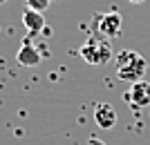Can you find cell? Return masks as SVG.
I'll list each match as a JSON object with an SVG mask.
<instances>
[{"mask_svg": "<svg viewBox=\"0 0 150 145\" xmlns=\"http://www.w3.org/2000/svg\"><path fill=\"white\" fill-rule=\"evenodd\" d=\"M117 76L121 81H128V83H137V81H144V74L148 71V63L146 58L134 49H121L117 56Z\"/></svg>", "mask_w": 150, "mask_h": 145, "instance_id": "1", "label": "cell"}, {"mask_svg": "<svg viewBox=\"0 0 150 145\" xmlns=\"http://www.w3.org/2000/svg\"><path fill=\"white\" fill-rule=\"evenodd\" d=\"M79 56L85 60L88 65L92 67H101V65H105L112 60V47H110V40L99 34H90L88 40L81 45V49H79Z\"/></svg>", "mask_w": 150, "mask_h": 145, "instance_id": "2", "label": "cell"}, {"mask_svg": "<svg viewBox=\"0 0 150 145\" xmlns=\"http://www.w3.org/2000/svg\"><path fill=\"white\" fill-rule=\"evenodd\" d=\"M94 29H96L99 36L108 38V40H114L123 32V16L119 11L99 13V16H94Z\"/></svg>", "mask_w": 150, "mask_h": 145, "instance_id": "3", "label": "cell"}, {"mask_svg": "<svg viewBox=\"0 0 150 145\" xmlns=\"http://www.w3.org/2000/svg\"><path fill=\"white\" fill-rule=\"evenodd\" d=\"M125 103L130 107H150V83L148 81H137V83H130V89L123 94Z\"/></svg>", "mask_w": 150, "mask_h": 145, "instance_id": "4", "label": "cell"}, {"mask_svg": "<svg viewBox=\"0 0 150 145\" xmlns=\"http://www.w3.org/2000/svg\"><path fill=\"white\" fill-rule=\"evenodd\" d=\"M16 60H18V65H23V67H36V65L43 60V54H40L38 47L31 45L29 38H25V43L20 45L18 54H16Z\"/></svg>", "mask_w": 150, "mask_h": 145, "instance_id": "5", "label": "cell"}, {"mask_svg": "<svg viewBox=\"0 0 150 145\" xmlns=\"http://www.w3.org/2000/svg\"><path fill=\"white\" fill-rule=\"evenodd\" d=\"M94 123L101 130H112L117 125V112L110 103H96L94 105Z\"/></svg>", "mask_w": 150, "mask_h": 145, "instance_id": "6", "label": "cell"}, {"mask_svg": "<svg viewBox=\"0 0 150 145\" xmlns=\"http://www.w3.org/2000/svg\"><path fill=\"white\" fill-rule=\"evenodd\" d=\"M23 25L27 27V32H29V38L40 34L45 29V16L43 11H36V9H29L27 7L25 11H23Z\"/></svg>", "mask_w": 150, "mask_h": 145, "instance_id": "7", "label": "cell"}, {"mask_svg": "<svg viewBox=\"0 0 150 145\" xmlns=\"http://www.w3.org/2000/svg\"><path fill=\"white\" fill-rule=\"evenodd\" d=\"M25 5L29 9H36V11H45L52 5V0H25Z\"/></svg>", "mask_w": 150, "mask_h": 145, "instance_id": "8", "label": "cell"}, {"mask_svg": "<svg viewBox=\"0 0 150 145\" xmlns=\"http://www.w3.org/2000/svg\"><path fill=\"white\" fill-rule=\"evenodd\" d=\"M88 145H105V141L96 139V136H90V139H88Z\"/></svg>", "mask_w": 150, "mask_h": 145, "instance_id": "9", "label": "cell"}, {"mask_svg": "<svg viewBox=\"0 0 150 145\" xmlns=\"http://www.w3.org/2000/svg\"><path fill=\"white\" fill-rule=\"evenodd\" d=\"M128 2H132V5H141V2H146V0H128Z\"/></svg>", "mask_w": 150, "mask_h": 145, "instance_id": "10", "label": "cell"}, {"mask_svg": "<svg viewBox=\"0 0 150 145\" xmlns=\"http://www.w3.org/2000/svg\"><path fill=\"white\" fill-rule=\"evenodd\" d=\"M5 2H7V0H0V5H5Z\"/></svg>", "mask_w": 150, "mask_h": 145, "instance_id": "11", "label": "cell"}]
</instances>
